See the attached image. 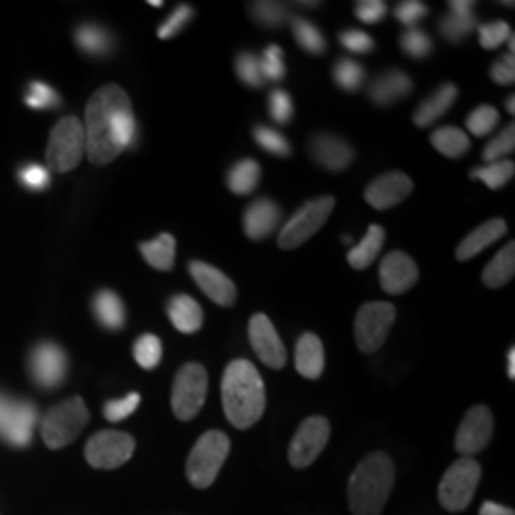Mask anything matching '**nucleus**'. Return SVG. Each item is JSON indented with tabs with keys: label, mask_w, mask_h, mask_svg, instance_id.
I'll list each match as a JSON object with an SVG mask.
<instances>
[{
	"label": "nucleus",
	"mask_w": 515,
	"mask_h": 515,
	"mask_svg": "<svg viewBox=\"0 0 515 515\" xmlns=\"http://www.w3.org/2000/svg\"><path fill=\"white\" fill-rule=\"evenodd\" d=\"M430 142L441 155H445L449 159H458V157L466 155L472 145L466 132L456 126H441V128L433 130Z\"/></svg>",
	"instance_id": "obj_32"
},
{
	"label": "nucleus",
	"mask_w": 515,
	"mask_h": 515,
	"mask_svg": "<svg viewBox=\"0 0 515 515\" xmlns=\"http://www.w3.org/2000/svg\"><path fill=\"white\" fill-rule=\"evenodd\" d=\"M481 466L470 456H460L439 483V502L447 512H464L474 500Z\"/></svg>",
	"instance_id": "obj_6"
},
{
	"label": "nucleus",
	"mask_w": 515,
	"mask_h": 515,
	"mask_svg": "<svg viewBox=\"0 0 515 515\" xmlns=\"http://www.w3.org/2000/svg\"><path fill=\"white\" fill-rule=\"evenodd\" d=\"M334 83L338 84L342 90L346 92H357L367 79V73L363 69L361 63L351 60V58H342L334 65Z\"/></svg>",
	"instance_id": "obj_37"
},
{
	"label": "nucleus",
	"mask_w": 515,
	"mask_h": 515,
	"mask_svg": "<svg viewBox=\"0 0 515 515\" xmlns=\"http://www.w3.org/2000/svg\"><path fill=\"white\" fill-rule=\"evenodd\" d=\"M508 376L510 380H515V348L508 351Z\"/></svg>",
	"instance_id": "obj_57"
},
{
	"label": "nucleus",
	"mask_w": 515,
	"mask_h": 515,
	"mask_svg": "<svg viewBox=\"0 0 515 515\" xmlns=\"http://www.w3.org/2000/svg\"><path fill=\"white\" fill-rule=\"evenodd\" d=\"M75 41L79 44V48L90 56H105L113 48V37L109 35V31L105 27L98 23L81 25L75 33Z\"/></svg>",
	"instance_id": "obj_33"
},
{
	"label": "nucleus",
	"mask_w": 515,
	"mask_h": 515,
	"mask_svg": "<svg viewBox=\"0 0 515 515\" xmlns=\"http://www.w3.org/2000/svg\"><path fill=\"white\" fill-rule=\"evenodd\" d=\"M248 338L254 353L260 357L264 365H268L269 369L279 371L287 365V348L279 338L273 323L269 321L268 315L264 313L252 315L248 323Z\"/></svg>",
	"instance_id": "obj_14"
},
{
	"label": "nucleus",
	"mask_w": 515,
	"mask_h": 515,
	"mask_svg": "<svg viewBox=\"0 0 515 515\" xmlns=\"http://www.w3.org/2000/svg\"><path fill=\"white\" fill-rule=\"evenodd\" d=\"M260 69H262L264 81H271V83L283 81V77L287 73L283 48H279L277 44H269L260 58Z\"/></svg>",
	"instance_id": "obj_41"
},
{
	"label": "nucleus",
	"mask_w": 515,
	"mask_h": 515,
	"mask_svg": "<svg viewBox=\"0 0 515 515\" xmlns=\"http://www.w3.org/2000/svg\"><path fill=\"white\" fill-rule=\"evenodd\" d=\"M206 390H208V374L205 367L199 363L184 365L172 384L170 405L178 420L189 422L193 420L205 405Z\"/></svg>",
	"instance_id": "obj_8"
},
{
	"label": "nucleus",
	"mask_w": 515,
	"mask_h": 515,
	"mask_svg": "<svg viewBox=\"0 0 515 515\" xmlns=\"http://www.w3.org/2000/svg\"><path fill=\"white\" fill-rule=\"evenodd\" d=\"M479 515H515V512L512 508H506V506H502V504H496V502L489 500V502H485V504L481 506Z\"/></svg>",
	"instance_id": "obj_56"
},
{
	"label": "nucleus",
	"mask_w": 515,
	"mask_h": 515,
	"mask_svg": "<svg viewBox=\"0 0 515 515\" xmlns=\"http://www.w3.org/2000/svg\"><path fill=\"white\" fill-rule=\"evenodd\" d=\"M92 309L103 329H123L126 323V309L119 294H115L113 290H100L92 300Z\"/></svg>",
	"instance_id": "obj_27"
},
{
	"label": "nucleus",
	"mask_w": 515,
	"mask_h": 515,
	"mask_svg": "<svg viewBox=\"0 0 515 515\" xmlns=\"http://www.w3.org/2000/svg\"><path fill=\"white\" fill-rule=\"evenodd\" d=\"M475 27H477V18H475L474 10L472 12H453L451 10L439 23L441 35L454 44L464 41Z\"/></svg>",
	"instance_id": "obj_35"
},
{
	"label": "nucleus",
	"mask_w": 515,
	"mask_h": 515,
	"mask_svg": "<svg viewBox=\"0 0 515 515\" xmlns=\"http://www.w3.org/2000/svg\"><path fill=\"white\" fill-rule=\"evenodd\" d=\"M229 449L231 443L226 433L218 430L203 433L187 456V481L195 489H208L220 474L229 456Z\"/></svg>",
	"instance_id": "obj_4"
},
{
	"label": "nucleus",
	"mask_w": 515,
	"mask_h": 515,
	"mask_svg": "<svg viewBox=\"0 0 515 515\" xmlns=\"http://www.w3.org/2000/svg\"><path fill=\"white\" fill-rule=\"evenodd\" d=\"M515 149V126L514 124H508L498 136H495L487 147L483 151V161L489 163H495L504 159L506 155H510Z\"/></svg>",
	"instance_id": "obj_45"
},
{
	"label": "nucleus",
	"mask_w": 515,
	"mask_h": 515,
	"mask_svg": "<svg viewBox=\"0 0 515 515\" xmlns=\"http://www.w3.org/2000/svg\"><path fill=\"white\" fill-rule=\"evenodd\" d=\"M510 35H512V29L506 21H491V23H483L479 27V42L487 50L498 48L500 44L508 41Z\"/></svg>",
	"instance_id": "obj_48"
},
{
	"label": "nucleus",
	"mask_w": 515,
	"mask_h": 515,
	"mask_svg": "<svg viewBox=\"0 0 515 515\" xmlns=\"http://www.w3.org/2000/svg\"><path fill=\"white\" fill-rule=\"evenodd\" d=\"M508 42H510V54H514V52H515V37H514V35H510V37H508Z\"/></svg>",
	"instance_id": "obj_59"
},
{
	"label": "nucleus",
	"mask_w": 515,
	"mask_h": 515,
	"mask_svg": "<svg viewBox=\"0 0 515 515\" xmlns=\"http://www.w3.org/2000/svg\"><path fill=\"white\" fill-rule=\"evenodd\" d=\"M140 252L144 254L151 268L170 271L176 260V239L170 233H161L157 239L140 243Z\"/></svg>",
	"instance_id": "obj_31"
},
{
	"label": "nucleus",
	"mask_w": 515,
	"mask_h": 515,
	"mask_svg": "<svg viewBox=\"0 0 515 515\" xmlns=\"http://www.w3.org/2000/svg\"><path fill=\"white\" fill-rule=\"evenodd\" d=\"M222 403L227 420L237 430L252 428L266 411L264 380L247 359H235L227 365L222 378Z\"/></svg>",
	"instance_id": "obj_2"
},
{
	"label": "nucleus",
	"mask_w": 515,
	"mask_h": 515,
	"mask_svg": "<svg viewBox=\"0 0 515 515\" xmlns=\"http://www.w3.org/2000/svg\"><path fill=\"white\" fill-rule=\"evenodd\" d=\"M386 241V231L384 227L372 224L365 237L361 239L359 245L351 247L348 252V262L353 269H367L371 266L372 262L376 260V256L380 254V250L384 247Z\"/></svg>",
	"instance_id": "obj_29"
},
{
	"label": "nucleus",
	"mask_w": 515,
	"mask_h": 515,
	"mask_svg": "<svg viewBox=\"0 0 515 515\" xmlns=\"http://www.w3.org/2000/svg\"><path fill=\"white\" fill-rule=\"evenodd\" d=\"M134 451L136 441L130 433L102 430L88 439L84 456L96 470H117L132 458Z\"/></svg>",
	"instance_id": "obj_10"
},
{
	"label": "nucleus",
	"mask_w": 515,
	"mask_h": 515,
	"mask_svg": "<svg viewBox=\"0 0 515 515\" xmlns=\"http://www.w3.org/2000/svg\"><path fill=\"white\" fill-rule=\"evenodd\" d=\"M426 16H428V6L424 2H418V0L399 2L397 8H395V18L401 21L403 25H407L409 29L416 27V23H420Z\"/></svg>",
	"instance_id": "obj_52"
},
{
	"label": "nucleus",
	"mask_w": 515,
	"mask_h": 515,
	"mask_svg": "<svg viewBox=\"0 0 515 515\" xmlns=\"http://www.w3.org/2000/svg\"><path fill=\"white\" fill-rule=\"evenodd\" d=\"M340 44L353 54H369L374 50V39L371 35H367L365 31L359 29H346L338 35Z\"/></svg>",
	"instance_id": "obj_51"
},
{
	"label": "nucleus",
	"mask_w": 515,
	"mask_h": 515,
	"mask_svg": "<svg viewBox=\"0 0 515 515\" xmlns=\"http://www.w3.org/2000/svg\"><path fill=\"white\" fill-rule=\"evenodd\" d=\"M149 4H151V6H157V8H159V6H163V2H161V0H151Z\"/></svg>",
	"instance_id": "obj_61"
},
{
	"label": "nucleus",
	"mask_w": 515,
	"mask_h": 515,
	"mask_svg": "<svg viewBox=\"0 0 515 515\" xmlns=\"http://www.w3.org/2000/svg\"><path fill=\"white\" fill-rule=\"evenodd\" d=\"M334 205H336V199L332 195H327V197L313 199L302 206L279 231V239H277L279 247L283 250H292L304 245L309 241V237H313L321 227L325 226Z\"/></svg>",
	"instance_id": "obj_9"
},
{
	"label": "nucleus",
	"mask_w": 515,
	"mask_h": 515,
	"mask_svg": "<svg viewBox=\"0 0 515 515\" xmlns=\"http://www.w3.org/2000/svg\"><path fill=\"white\" fill-rule=\"evenodd\" d=\"M508 233V226L502 218L487 220L485 224L475 227L472 233H468L462 243L456 248V260L466 262L472 260L477 254H481L487 247H491L500 237Z\"/></svg>",
	"instance_id": "obj_23"
},
{
	"label": "nucleus",
	"mask_w": 515,
	"mask_h": 515,
	"mask_svg": "<svg viewBox=\"0 0 515 515\" xmlns=\"http://www.w3.org/2000/svg\"><path fill=\"white\" fill-rule=\"evenodd\" d=\"M250 14L260 25L269 29H279L289 20V10L279 2H252Z\"/></svg>",
	"instance_id": "obj_39"
},
{
	"label": "nucleus",
	"mask_w": 515,
	"mask_h": 515,
	"mask_svg": "<svg viewBox=\"0 0 515 515\" xmlns=\"http://www.w3.org/2000/svg\"><path fill=\"white\" fill-rule=\"evenodd\" d=\"M388 6L382 0H361L355 4V16L363 23L376 25L386 18Z\"/></svg>",
	"instance_id": "obj_53"
},
{
	"label": "nucleus",
	"mask_w": 515,
	"mask_h": 515,
	"mask_svg": "<svg viewBox=\"0 0 515 515\" xmlns=\"http://www.w3.org/2000/svg\"><path fill=\"white\" fill-rule=\"evenodd\" d=\"M458 98V88L456 84H441L432 96H428L424 102L420 103L412 115V123L418 128H428L432 126L437 119H441L453 105L454 100Z\"/></svg>",
	"instance_id": "obj_25"
},
{
	"label": "nucleus",
	"mask_w": 515,
	"mask_h": 515,
	"mask_svg": "<svg viewBox=\"0 0 515 515\" xmlns=\"http://www.w3.org/2000/svg\"><path fill=\"white\" fill-rule=\"evenodd\" d=\"M29 371L41 388H58L67 374L65 351L52 342L37 346L29 359Z\"/></svg>",
	"instance_id": "obj_16"
},
{
	"label": "nucleus",
	"mask_w": 515,
	"mask_h": 515,
	"mask_svg": "<svg viewBox=\"0 0 515 515\" xmlns=\"http://www.w3.org/2000/svg\"><path fill=\"white\" fill-rule=\"evenodd\" d=\"M418 281V266L407 252L393 250L380 264V285L388 294H403Z\"/></svg>",
	"instance_id": "obj_18"
},
{
	"label": "nucleus",
	"mask_w": 515,
	"mask_h": 515,
	"mask_svg": "<svg viewBox=\"0 0 515 515\" xmlns=\"http://www.w3.org/2000/svg\"><path fill=\"white\" fill-rule=\"evenodd\" d=\"M25 102L33 109H46V107L60 105V96L48 84L31 83L29 84V92H27Z\"/></svg>",
	"instance_id": "obj_50"
},
{
	"label": "nucleus",
	"mask_w": 515,
	"mask_h": 515,
	"mask_svg": "<svg viewBox=\"0 0 515 515\" xmlns=\"http://www.w3.org/2000/svg\"><path fill=\"white\" fill-rule=\"evenodd\" d=\"M498 121H500V115L493 105H481L470 113L466 126L474 136L481 138V136H489L495 130Z\"/></svg>",
	"instance_id": "obj_44"
},
{
	"label": "nucleus",
	"mask_w": 515,
	"mask_h": 515,
	"mask_svg": "<svg viewBox=\"0 0 515 515\" xmlns=\"http://www.w3.org/2000/svg\"><path fill=\"white\" fill-rule=\"evenodd\" d=\"M515 165L514 161L508 159H500L489 165L479 166L472 170V178L485 182L489 189H502L512 178H514Z\"/></svg>",
	"instance_id": "obj_36"
},
{
	"label": "nucleus",
	"mask_w": 515,
	"mask_h": 515,
	"mask_svg": "<svg viewBox=\"0 0 515 515\" xmlns=\"http://www.w3.org/2000/svg\"><path fill=\"white\" fill-rule=\"evenodd\" d=\"M309 151H311V157L330 172L346 170L355 157L348 142H344L342 138H338L334 134H327V132H319V134L311 136Z\"/></svg>",
	"instance_id": "obj_20"
},
{
	"label": "nucleus",
	"mask_w": 515,
	"mask_h": 515,
	"mask_svg": "<svg viewBox=\"0 0 515 515\" xmlns=\"http://www.w3.org/2000/svg\"><path fill=\"white\" fill-rule=\"evenodd\" d=\"M399 48L414 60H424L432 54L433 42L430 35L418 27L407 29L401 37H399Z\"/></svg>",
	"instance_id": "obj_40"
},
{
	"label": "nucleus",
	"mask_w": 515,
	"mask_h": 515,
	"mask_svg": "<svg viewBox=\"0 0 515 515\" xmlns=\"http://www.w3.org/2000/svg\"><path fill=\"white\" fill-rule=\"evenodd\" d=\"M168 319L174 325V329L184 332V334H193L203 327L205 315L203 308L199 306V302L187 294H178L174 298H170L168 306Z\"/></svg>",
	"instance_id": "obj_26"
},
{
	"label": "nucleus",
	"mask_w": 515,
	"mask_h": 515,
	"mask_svg": "<svg viewBox=\"0 0 515 515\" xmlns=\"http://www.w3.org/2000/svg\"><path fill=\"white\" fill-rule=\"evenodd\" d=\"M281 222V208L271 199H256L248 206L243 216V227L248 239L264 241L277 229Z\"/></svg>",
	"instance_id": "obj_21"
},
{
	"label": "nucleus",
	"mask_w": 515,
	"mask_h": 515,
	"mask_svg": "<svg viewBox=\"0 0 515 515\" xmlns=\"http://www.w3.org/2000/svg\"><path fill=\"white\" fill-rule=\"evenodd\" d=\"M163 357V344L155 334H144L134 344V359L136 363L145 369L153 371Z\"/></svg>",
	"instance_id": "obj_38"
},
{
	"label": "nucleus",
	"mask_w": 515,
	"mask_h": 515,
	"mask_svg": "<svg viewBox=\"0 0 515 515\" xmlns=\"http://www.w3.org/2000/svg\"><path fill=\"white\" fill-rule=\"evenodd\" d=\"M35 418L37 411L33 405L0 395V437L8 443L25 447L33 437Z\"/></svg>",
	"instance_id": "obj_15"
},
{
	"label": "nucleus",
	"mask_w": 515,
	"mask_h": 515,
	"mask_svg": "<svg viewBox=\"0 0 515 515\" xmlns=\"http://www.w3.org/2000/svg\"><path fill=\"white\" fill-rule=\"evenodd\" d=\"M515 243L510 241L483 269V283L489 289H502L514 279Z\"/></svg>",
	"instance_id": "obj_28"
},
{
	"label": "nucleus",
	"mask_w": 515,
	"mask_h": 515,
	"mask_svg": "<svg viewBox=\"0 0 515 515\" xmlns=\"http://www.w3.org/2000/svg\"><path fill=\"white\" fill-rule=\"evenodd\" d=\"M395 306L390 302H369L355 317V342L363 353L380 350L392 330Z\"/></svg>",
	"instance_id": "obj_11"
},
{
	"label": "nucleus",
	"mask_w": 515,
	"mask_h": 515,
	"mask_svg": "<svg viewBox=\"0 0 515 515\" xmlns=\"http://www.w3.org/2000/svg\"><path fill=\"white\" fill-rule=\"evenodd\" d=\"M493 432H495L493 412L485 405H475L464 414L456 432L454 447L462 456L472 458L474 454L481 453L489 445Z\"/></svg>",
	"instance_id": "obj_13"
},
{
	"label": "nucleus",
	"mask_w": 515,
	"mask_h": 515,
	"mask_svg": "<svg viewBox=\"0 0 515 515\" xmlns=\"http://www.w3.org/2000/svg\"><path fill=\"white\" fill-rule=\"evenodd\" d=\"M515 98L514 96H510V98H506V102H504V105H506V109H508V113L510 115H514L515 113Z\"/></svg>",
	"instance_id": "obj_58"
},
{
	"label": "nucleus",
	"mask_w": 515,
	"mask_h": 515,
	"mask_svg": "<svg viewBox=\"0 0 515 515\" xmlns=\"http://www.w3.org/2000/svg\"><path fill=\"white\" fill-rule=\"evenodd\" d=\"M86 151L84 126L77 117H65L54 126L46 149V163L54 172L77 168Z\"/></svg>",
	"instance_id": "obj_7"
},
{
	"label": "nucleus",
	"mask_w": 515,
	"mask_h": 515,
	"mask_svg": "<svg viewBox=\"0 0 515 515\" xmlns=\"http://www.w3.org/2000/svg\"><path fill=\"white\" fill-rule=\"evenodd\" d=\"M342 243H346V245H351L353 241H351L350 235H344V237H342Z\"/></svg>",
	"instance_id": "obj_60"
},
{
	"label": "nucleus",
	"mask_w": 515,
	"mask_h": 515,
	"mask_svg": "<svg viewBox=\"0 0 515 515\" xmlns=\"http://www.w3.org/2000/svg\"><path fill=\"white\" fill-rule=\"evenodd\" d=\"M395 481V466L386 453H372L351 474L348 502L353 515H380Z\"/></svg>",
	"instance_id": "obj_3"
},
{
	"label": "nucleus",
	"mask_w": 515,
	"mask_h": 515,
	"mask_svg": "<svg viewBox=\"0 0 515 515\" xmlns=\"http://www.w3.org/2000/svg\"><path fill=\"white\" fill-rule=\"evenodd\" d=\"M189 273H191L193 281L197 283V287L203 290L214 304L224 306V308L235 304L237 289H235V283L227 277L224 271L205 264V262L193 260L189 264Z\"/></svg>",
	"instance_id": "obj_17"
},
{
	"label": "nucleus",
	"mask_w": 515,
	"mask_h": 515,
	"mask_svg": "<svg viewBox=\"0 0 515 515\" xmlns=\"http://www.w3.org/2000/svg\"><path fill=\"white\" fill-rule=\"evenodd\" d=\"M235 73L241 79V83L252 86V88H260L266 83L262 77V69H260V58L252 52H241L235 58Z\"/></svg>",
	"instance_id": "obj_43"
},
{
	"label": "nucleus",
	"mask_w": 515,
	"mask_h": 515,
	"mask_svg": "<svg viewBox=\"0 0 515 515\" xmlns=\"http://www.w3.org/2000/svg\"><path fill=\"white\" fill-rule=\"evenodd\" d=\"M269 115L279 126H285L294 117V103L285 90L275 88L269 94Z\"/></svg>",
	"instance_id": "obj_46"
},
{
	"label": "nucleus",
	"mask_w": 515,
	"mask_h": 515,
	"mask_svg": "<svg viewBox=\"0 0 515 515\" xmlns=\"http://www.w3.org/2000/svg\"><path fill=\"white\" fill-rule=\"evenodd\" d=\"M142 397L140 393H128L123 399H115V401H107L103 407V416L109 422H121L124 418H128L132 412L138 409Z\"/></svg>",
	"instance_id": "obj_47"
},
{
	"label": "nucleus",
	"mask_w": 515,
	"mask_h": 515,
	"mask_svg": "<svg viewBox=\"0 0 515 515\" xmlns=\"http://www.w3.org/2000/svg\"><path fill=\"white\" fill-rule=\"evenodd\" d=\"M90 420V412L81 397H71L46 412L41 424L44 445L52 451L71 445Z\"/></svg>",
	"instance_id": "obj_5"
},
{
	"label": "nucleus",
	"mask_w": 515,
	"mask_h": 515,
	"mask_svg": "<svg viewBox=\"0 0 515 515\" xmlns=\"http://www.w3.org/2000/svg\"><path fill=\"white\" fill-rule=\"evenodd\" d=\"M411 178L405 172H388L365 189V201L376 210H388L411 195Z\"/></svg>",
	"instance_id": "obj_19"
},
{
	"label": "nucleus",
	"mask_w": 515,
	"mask_h": 515,
	"mask_svg": "<svg viewBox=\"0 0 515 515\" xmlns=\"http://www.w3.org/2000/svg\"><path fill=\"white\" fill-rule=\"evenodd\" d=\"M491 79L496 84H502V86H508V84H514L515 81V58L514 54H506L502 56L498 62L491 65V71H489Z\"/></svg>",
	"instance_id": "obj_54"
},
{
	"label": "nucleus",
	"mask_w": 515,
	"mask_h": 515,
	"mask_svg": "<svg viewBox=\"0 0 515 515\" xmlns=\"http://www.w3.org/2000/svg\"><path fill=\"white\" fill-rule=\"evenodd\" d=\"M262 178V166L254 159H241L227 172V187L235 195H250Z\"/></svg>",
	"instance_id": "obj_30"
},
{
	"label": "nucleus",
	"mask_w": 515,
	"mask_h": 515,
	"mask_svg": "<svg viewBox=\"0 0 515 515\" xmlns=\"http://www.w3.org/2000/svg\"><path fill=\"white\" fill-rule=\"evenodd\" d=\"M254 140L264 151H268L275 157H289L290 155L289 140L279 130H273L269 126H256Z\"/></svg>",
	"instance_id": "obj_42"
},
{
	"label": "nucleus",
	"mask_w": 515,
	"mask_h": 515,
	"mask_svg": "<svg viewBox=\"0 0 515 515\" xmlns=\"http://www.w3.org/2000/svg\"><path fill=\"white\" fill-rule=\"evenodd\" d=\"M191 18H193V8H191V6H186V4L178 6V8L168 16V20L159 27V39L168 41V39L176 37V35L186 27L187 23L191 21Z\"/></svg>",
	"instance_id": "obj_49"
},
{
	"label": "nucleus",
	"mask_w": 515,
	"mask_h": 515,
	"mask_svg": "<svg viewBox=\"0 0 515 515\" xmlns=\"http://www.w3.org/2000/svg\"><path fill=\"white\" fill-rule=\"evenodd\" d=\"M330 437V424L323 416H309L294 433L289 447V462L292 468L304 470L309 468L323 449L327 447Z\"/></svg>",
	"instance_id": "obj_12"
},
{
	"label": "nucleus",
	"mask_w": 515,
	"mask_h": 515,
	"mask_svg": "<svg viewBox=\"0 0 515 515\" xmlns=\"http://www.w3.org/2000/svg\"><path fill=\"white\" fill-rule=\"evenodd\" d=\"M86 153L90 163H113L138 136L136 117L128 94L117 84H105L86 105Z\"/></svg>",
	"instance_id": "obj_1"
},
{
	"label": "nucleus",
	"mask_w": 515,
	"mask_h": 515,
	"mask_svg": "<svg viewBox=\"0 0 515 515\" xmlns=\"http://www.w3.org/2000/svg\"><path fill=\"white\" fill-rule=\"evenodd\" d=\"M290 29H292V35H294V39L298 42V46L302 50H306L308 54L319 56V54H323L327 50V41H325L321 29L315 23L302 20V18H292L290 20Z\"/></svg>",
	"instance_id": "obj_34"
},
{
	"label": "nucleus",
	"mask_w": 515,
	"mask_h": 515,
	"mask_svg": "<svg viewBox=\"0 0 515 515\" xmlns=\"http://www.w3.org/2000/svg\"><path fill=\"white\" fill-rule=\"evenodd\" d=\"M411 92V77L399 69H390L386 73H380L369 86V98L380 107L399 102V100L407 98Z\"/></svg>",
	"instance_id": "obj_22"
},
{
	"label": "nucleus",
	"mask_w": 515,
	"mask_h": 515,
	"mask_svg": "<svg viewBox=\"0 0 515 515\" xmlns=\"http://www.w3.org/2000/svg\"><path fill=\"white\" fill-rule=\"evenodd\" d=\"M21 182L31 189H37L41 191L44 187H48L50 184V174L46 168H42L41 165H27L21 168L20 172Z\"/></svg>",
	"instance_id": "obj_55"
},
{
	"label": "nucleus",
	"mask_w": 515,
	"mask_h": 515,
	"mask_svg": "<svg viewBox=\"0 0 515 515\" xmlns=\"http://www.w3.org/2000/svg\"><path fill=\"white\" fill-rule=\"evenodd\" d=\"M294 365L300 376L308 380H317L325 371V350L317 334L306 332L298 338Z\"/></svg>",
	"instance_id": "obj_24"
}]
</instances>
